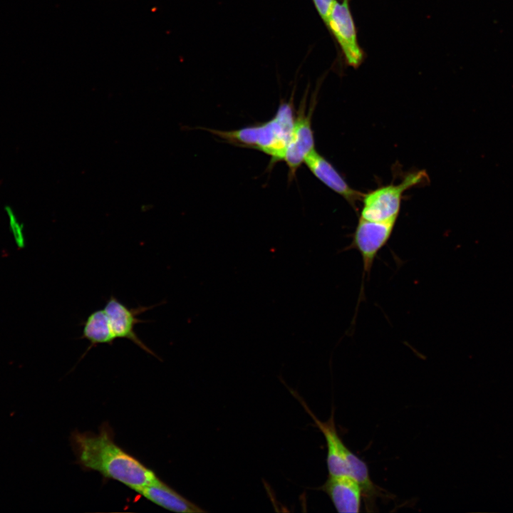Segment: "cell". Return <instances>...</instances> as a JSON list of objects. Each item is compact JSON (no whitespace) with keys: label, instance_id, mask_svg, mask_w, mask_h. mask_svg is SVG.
Returning a JSON list of instances; mask_svg holds the SVG:
<instances>
[{"label":"cell","instance_id":"obj_3","mask_svg":"<svg viewBox=\"0 0 513 513\" xmlns=\"http://www.w3.org/2000/svg\"><path fill=\"white\" fill-rule=\"evenodd\" d=\"M426 177L423 171L410 173L398 185L390 184L363 195L360 217L375 222L397 220L403 193Z\"/></svg>","mask_w":513,"mask_h":513},{"label":"cell","instance_id":"obj_12","mask_svg":"<svg viewBox=\"0 0 513 513\" xmlns=\"http://www.w3.org/2000/svg\"><path fill=\"white\" fill-rule=\"evenodd\" d=\"M81 338L90 343L86 352L98 344L111 345L116 339L104 309L90 313L83 324Z\"/></svg>","mask_w":513,"mask_h":513},{"label":"cell","instance_id":"obj_13","mask_svg":"<svg viewBox=\"0 0 513 513\" xmlns=\"http://www.w3.org/2000/svg\"><path fill=\"white\" fill-rule=\"evenodd\" d=\"M9 224L15 243L19 248H24L25 246V238L22 226L16 221L12 212L9 211Z\"/></svg>","mask_w":513,"mask_h":513},{"label":"cell","instance_id":"obj_1","mask_svg":"<svg viewBox=\"0 0 513 513\" xmlns=\"http://www.w3.org/2000/svg\"><path fill=\"white\" fill-rule=\"evenodd\" d=\"M70 442L76 463L81 468L96 471L104 478L120 482L134 491L157 477L152 470L115 443L113 432L106 423L98 433L73 431Z\"/></svg>","mask_w":513,"mask_h":513},{"label":"cell","instance_id":"obj_2","mask_svg":"<svg viewBox=\"0 0 513 513\" xmlns=\"http://www.w3.org/2000/svg\"><path fill=\"white\" fill-rule=\"evenodd\" d=\"M294 92L281 101L274 115L267 121L232 130L206 129L233 145L262 152L270 157L269 166L284 160L295 118Z\"/></svg>","mask_w":513,"mask_h":513},{"label":"cell","instance_id":"obj_5","mask_svg":"<svg viewBox=\"0 0 513 513\" xmlns=\"http://www.w3.org/2000/svg\"><path fill=\"white\" fill-rule=\"evenodd\" d=\"M396 220L375 222L359 218L350 248L357 249L362 258L365 274H369L378 252L386 245Z\"/></svg>","mask_w":513,"mask_h":513},{"label":"cell","instance_id":"obj_14","mask_svg":"<svg viewBox=\"0 0 513 513\" xmlns=\"http://www.w3.org/2000/svg\"><path fill=\"white\" fill-rule=\"evenodd\" d=\"M336 1V0H313L315 8L326 26Z\"/></svg>","mask_w":513,"mask_h":513},{"label":"cell","instance_id":"obj_4","mask_svg":"<svg viewBox=\"0 0 513 513\" xmlns=\"http://www.w3.org/2000/svg\"><path fill=\"white\" fill-rule=\"evenodd\" d=\"M306 98L307 90L295 112L292 132L283 160L288 167L289 181L296 177L298 169L304 163L306 156L315 150L314 135L311 127L315 100L314 99V101H311L307 110Z\"/></svg>","mask_w":513,"mask_h":513},{"label":"cell","instance_id":"obj_11","mask_svg":"<svg viewBox=\"0 0 513 513\" xmlns=\"http://www.w3.org/2000/svg\"><path fill=\"white\" fill-rule=\"evenodd\" d=\"M135 492L147 500L172 512L181 513H202L205 512L158 477Z\"/></svg>","mask_w":513,"mask_h":513},{"label":"cell","instance_id":"obj_8","mask_svg":"<svg viewBox=\"0 0 513 513\" xmlns=\"http://www.w3.org/2000/svg\"><path fill=\"white\" fill-rule=\"evenodd\" d=\"M157 305L159 304L151 306H139L136 308H128L114 296H111L106 301L103 309L116 338L128 339L144 351L158 358L138 337L135 328L138 323L147 322L140 320L138 316Z\"/></svg>","mask_w":513,"mask_h":513},{"label":"cell","instance_id":"obj_6","mask_svg":"<svg viewBox=\"0 0 513 513\" xmlns=\"http://www.w3.org/2000/svg\"><path fill=\"white\" fill-rule=\"evenodd\" d=\"M349 1H336L326 27L340 46L347 64L356 68L363 62L364 55L358 43Z\"/></svg>","mask_w":513,"mask_h":513},{"label":"cell","instance_id":"obj_9","mask_svg":"<svg viewBox=\"0 0 513 513\" xmlns=\"http://www.w3.org/2000/svg\"><path fill=\"white\" fill-rule=\"evenodd\" d=\"M321 489L328 496L338 512L357 513L361 511L363 491L352 477L328 475Z\"/></svg>","mask_w":513,"mask_h":513},{"label":"cell","instance_id":"obj_10","mask_svg":"<svg viewBox=\"0 0 513 513\" xmlns=\"http://www.w3.org/2000/svg\"><path fill=\"white\" fill-rule=\"evenodd\" d=\"M304 163L319 181L343 197L351 204L355 206L358 200H362L363 195L351 188L332 164L316 150L306 156Z\"/></svg>","mask_w":513,"mask_h":513},{"label":"cell","instance_id":"obj_7","mask_svg":"<svg viewBox=\"0 0 513 513\" xmlns=\"http://www.w3.org/2000/svg\"><path fill=\"white\" fill-rule=\"evenodd\" d=\"M290 391L298 399L325 437L327 447L326 464L328 475L351 476V457L353 452L345 445L337 432L333 411H332L330 418L326 421H321L296 392Z\"/></svg>","mask_w":513,"mask_h":513}]
</instances>
